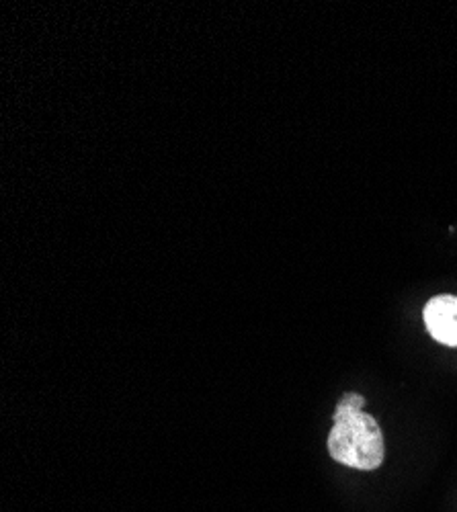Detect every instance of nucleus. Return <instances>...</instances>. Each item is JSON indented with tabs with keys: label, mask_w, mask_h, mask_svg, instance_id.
I'll return each mask as SVG.
<instances>
[{
	"label": "nucleus",
	"mask_w": 457,
	"mask_h": 512,
	"mask_svg": "<svg viewBox=\"0 0 457 512\" xmlns=\"http://www.w3.org/2000/svg\"><path fill=\"white\" fill-rule=\"evenodd\" d=\"M365 398L355 392L341 396L335 408V426L328 435V453L341 465L373 472L384 463L386 445L378 420L365 410Z\"/></svg>",
	"instance_id": "f257e3e1"
},
{
	"label": "nucleus",
	"mask_w": 457,
	"mask_h": 512,
	"mask_svg": "<svg viewBox=\"0 0 457 512\" xmlns=\"http://www.w3.org/2000/svg\"><path fill=\"white\" fill-rule=\"evenodd\" d=\"M423 320L429 334L437 343L455 349L457 347V297L435 295L423 310Z\"/></svg>",
	"instance_id": "f03ea898"
}]
</instances>
